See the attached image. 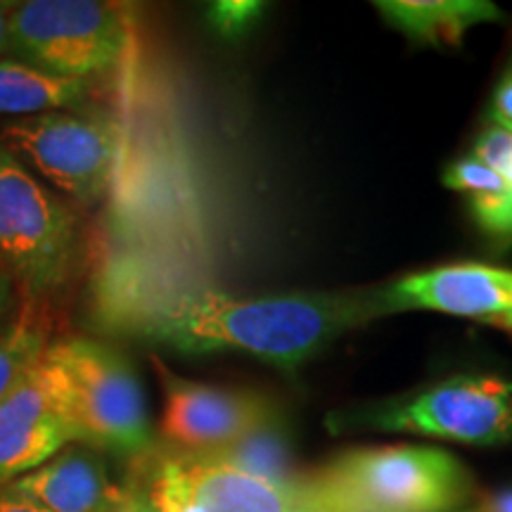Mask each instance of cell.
<instances>
[{"instance_id": "ffe728a7", "label": "cell", "mask_w": 512, "mask_h": 512, "mask_svg": "<svg viewBox=\"0 0 512 512\" xmlns=\"http://www.w3.org/2000/svg\"><path fill=\"white\" fill-rule=\"evenodd\" d=\"M472 157L484 166H489L491 171H496L498 176L503 174L505 166L512 162V133L498 126H486L472 147Z\"/></svg>"}, {"instance_id": "5b68a950", "label": "cell", "mask_w": 512, "mask_h": 512, "mask_svg": "<svg viewBox=\"0 0 512 512\" xmlns=\"http://www.w3.org/2000/svg\"><path fill=\"white\" fill-rule=\"evenodd\" d=\"M81 259L74 209L0 143V261L29 302L46 304L72 283Z\"/></svg>"}, {"instance_id": "f1b7e54d", "label": "cell", "mask_w": 512, "mask_h": 512, "mask_svg": "<svg viewBox=\"0 0 512 512\" xmlns=\"http://www.w3.org/2000/svg\"><path fill=\"white\" fill-rule=\"evenodd\" d=\"M510 64H512V62H510Z\"/></svg>"}, {"instance_id": "6da1fadb", "label": "cell", "mask_w": 512, "mask_h": 512, "mask_svg": "<svg viewBox=\"0 0 512 512\" xmlns=\"http://www.w3.org/2000/svg\"><path fill=\"white\" fill-rule=\"evenodd\" d=\"M114 311L124 330L183 354L235 351L287 373L380 316L375 292L242 299L204 287H138Z\"/></svg>"}, {"instance_id": "52a82bcc", "label": "cell", "mask_w": 512, "mask_h": 512, "mask_svg": "<svg viewBox=\"0 0 512 512\" xmlns=\"http://www.w3.org/2000/svg\"><path fill=\"white\" fill-rule=\"evenodd\" d=\"M0 143L36 178L91 207L110 188L119 131L105 114L62 110L3 121Z\"/></svg>"}, {"instance_id": "4316f807", "label": "cell", "mask_w": 512, "mask_h": 512, "mask_svg": "<svg viewBox=\"0 0 512 512\" xmlns=\"http://www.w3.org/2000/svg\"><path fill=\"white\" fill-rule=\"evenodd\" d=\"M489 325H498V328L512 330V313H508V316H501V318H494Z\"/></svg>"}, {"instance_id": "d6986e66", "label": "cell", "mask_w": 512, "mask_h": 512, "mask_svg": "<svg viewBox=\"0 0 512 512\" xmlns=\"http://www.w3.org/2000/svg\"><path fill=\"white\" fill-rule=\"evenodd\" d=\"M147 496L155 512H209L202 508L195 498H190L181 486L176 484V479L164 470L162 463H157L155 475L147 486Z\"/></svg>"}, {"instance_id": "3957f363", "label": "cell", "mask_w": 512, "mask_h": 512, "mask_svg": "<svg viewBox=\"0 0 512 512\" xmlns=\"http://www.w3.org/2000/svg\"><path fill=\"white\" fill-rule=\"evenodd\" d=\"M311 477L354 512H458L477 494L470 470L434 446L354 448Z\"/></svg>"}, {"instance_id": "7a4b0ae2", "label": "cell", "mask_w": 512, "mask_h": 512, "mask_svg": "<svg viewBox=\"0 0 512 512\" xmlns=\"http://www.w3.org/2000/svg\"><path fill=\"white\" fill-rule=\"evenodd\" d=\"M46 356L81 444L131 460L152 453L155 434L143 382L119 349L91 337H64L53 339Z\"/></svg>"}, {"instance_id": "ba28073f", "label": "cell", "mask_w": 512, "mask_h": 512, "mask_svg": "<svg viewBox=\"0 0 512 512\" xmlns=\"http://www.w3.org/2000/svg\"><path fill=\"white\" fill-rule=\"evenodd\" d=\"M152 368L164 396L159 432L174 453L204 456L221 451L275 420V408L266 396L188 380L159 356H152Z\"/></svg>"}, {"instance_id": "8fae6325", "label": "cell", "mask_w": 512, "mask_h": 512, "mask_svg": "<svg viewBox=\"0 0 512 512\" xmlns=\"http://www.w3.org/2000/svg\"><path fill=\"white\" fill-rule=\"evenodd\" d=\"M380 316L437 311L491 323L512 313V271L486 264H451L394 280L375 292Z\"/></svg>"}, {"instance_id": "7c38bea8", "label": "cell", "mask_w": 512, "mask_h": 512, "mask_svg": "<svg viewBox=\"0 0 512 512\" xmlns=\"http://www.w3.org/2000/svg\"><path fill=\"white\" fill-rule=\"evenodd\" d=\"M48 512H119L126 486H119L98 448L69 444L29 475L10 482Z\"/></svg>"}, {"instance_id": "83f0119b", "label": "cell", "mask_w": 512, "mask_h": 512, "mask_svg": "<svg viewBox=\"0 0 512 512\" xmlns=\"http://www.w3.org/2000/svg\"><path fill=\"white\" fill-rule=\"evenodd\" d=\"M503 181H505V185H508V190H510V195H512V162L505 166V171H503Z\"/></svg>"}, {"instance_id": "9a60e30c", "label": "cell", "mask_w": 512, "mask_h": 512, "mask_svg": "<svg viewBox=\"0 0 512 512\" xmlns=\"http://www.w3.org/2000/svg\"><path fill=\"white\" fill-rule=\"evenodd\" d=\"M50 344L53 320L46 304L24 299L19 309L0 323V403L34 373Z\"/></svg>"}, {"instance_id": "5bb4252c", "label": "cell", "mask_w": 512, "mask_h": 512, "mask_svg": "<svg viewBox=\"0 0 512 512\" xmlns=\"http://www.w3.org/2000/svg\"><path fill=\"white\" fill-rule=\"evenodd\" d=\"M93 91V81L64 79L15 57H0V117L62 112L91 100Z\"/></svg>"}, {"instance_id": "ac0fdd59", "label": "cell", "mask_w": 512, "mask_h": 512, "mask_svg": "<svg viewBox=\"0 0 512 512\" xmlns=\"http://www.w3.org/2000/svg\"><path fill=\"white\" fill-rule=\"evenodd\" d=\"M264 10L266 5L256 0H221V3L209 5L207 19L216 34L235 41V38L247 36L259 24Z\"/></svg>"}, {"instance_id": "cb8c5ba5", "label": "cell", "mask_w": 512, "mask_h": 512, "mask_svg": "<svg viewBox=\"0 0 512 512\" xmlns=\"http://www.w3.org/2000/svg\"><path fill=\"white\" fill-rule=\"evenodd\" d=\"M0 512H48L43 505L31 501L29 496H24L22 491H17L15 486L5 484L0 486Z\"/></svg>"}, {"instance_id": "30bf717a", "label": "cell", "mask_w": 512, "mask_h": 512, "mask_svg": "<svg viewBox=\"0 0 512 512\" xmlns=\"http://www.w3.org/2000/svg\"><path fill=\"white\" fill-rule=\"evenodd\" d=\"M69 444H81L48 356L0 403V486L29 475Z\"/></svg>"}, {"instance_id": "2e32d148", "label": "cell", "mask_w": 512, "mask_h": 512, "mask_svg": "<svg viewBox=\"0 0 512 512\" xmlns=\"http://www.w3.org/2000/svg\"><path fill=\"white\" fill-rule=\"evenodd\" d=\"M204 458L219 460L223 465L235 467V470L247 472L252 477L268 479V482L287 484L302 479L294 475L290 444H287L285 430L278 425V420L245 434L221 451L204 453Z\"/></svg>"}, {"instance_id": "7402d4cb", "label": "cell", "mask_w": 512, "mask_h": 512, "mask_svg": "<svg viewBox=\"0 0 512 512\" xmlns=\"http://www.w3.org/2000/svg\"><path fill=\"white\" fill-rule=\"evenodd\" d=\"M458 512H512V486L496 491H477Z\"/></svg>"}, {"instance_id": "d4e9b609", "label": "cell", "mask_w": 512, "mask_h": 512, "mask_svg": "<svg viewBox=\"0 0 512 512\" xmlns=\"http://www.w3.org/2000/svg\"><path fill=\"white\" fill-rule=\"evenodd\" d=\"M119 512H155L147 496V489H140L136 484H126V496Z\"/></svg>"}, {"instance_id": "484cf974", "label": "cell", "mask_w": 512, "mask_h": 512, "mask_svg": "<svg viewBox=\"0 0 512 512\" xmlns=\"http://www.w3.org/2000/svg\"><path fill=\"white\" fill-rule=\"evenodd\" d=\"M12 8H15V3L0 0V57H8V22Z\"/></svg>"}, {"instance_id": "8992f818", "label": "cell", "mask_w": 512, "mask_h": 512, "mask_svg": "<svg viewBox=\"0 0 512 512\" xmlns=\"http://www.w3.org/2000/svg\"><path fill=\"white\" fill-rule=\"evenodd\" d=\"M128 17L100 0H24L8 22V57L64 79L110 74L128 48Z\"/></svg>"}, {"instance_id": "9c48e42d", "label": "cell", "mask_w": 512, "mask_h": 512, "mask_svg": "<svg viewBox=\"0 0 512 512\" xmlns=\"http://www.w3.org/2000/svg\"><path fill=\"white\" fill-rule=\"evenodd\" d=\"M159 463L209 512H354L318 479L268 482L219 460L169 453Z\"/></svg>"}, {"instance_id": "44dd1931", "label": "cell", "mask_w": 512, "mask_h": 512, "mask_svg": "<svg viewBox=\"0 0 512 512\" xmlns=\"http://www.w3.org/2000/svg\"><path fill=\"white\" fill-rule=\"evenodd\" d=\"M489 119L494 126L512 133V64L505 69L501 81L496 83L489 102Z\"/></svg>"}, {"instance_id": "e0dca14e", "label": "cell", "mask_w": 512, "mask_h": 512, "mask_svg": "<svg viewBox=\"0 0 512 512\" xmlns=\"http://www.w3.org/2000/svg\"><path fill=\"white\" fill-rule=\"evenodd\" d=\"M441 183H444L446 188L463 192V195H467V200L508 190L503 176H498L496 171L489 169V166L477 162L475 157H463L448 164L444 169V176H441Z\"/></svg>"}, {"instance_id": "277c9868", "label": "cell", "mask_w": 512, "mask_h": 512, "mask_svg": "<svg viewBox=\"0 0 512 512\" xmlns=\"http://www.w3.org/2000/svg\"><path fill=\"white\" fill-rule=\"evenodd\" d=\"M330 432H403L470 446L512 441V380L460 373L370 406L328 418Z\"/></svg>"}, {"instance_id": "4fadbf2b", "label": "cell", "mask_w": 512, "mask_h": 512, "mask_svg": "<svg viewBox=\"0 0 512 512\" xmlns=\"http://www.w3.org/2000/svg\"><path fill=\"white\" fill-rule=\"evenodd\" d=\"M375 8L389 27L427 48H456L472 27L503 19L489 0H377Z\"/></svg>"}, {"instance_id": "603a6c76", "label": "cell", "mask_w": 512, "mask_h": 512, "mask_svg": "<svg viewBox=\"0 0 512 512\" xmlns=\"http://www.w3.org/2000/svg\"><path fill=\"white\" fill-rule=\"evenodd\" d=\"M24 302L22 292H19V285L15 275L10 273V268L0 261V323L8 320L12 313L19 309V304Z\"/></svg>"}]
</instances>
